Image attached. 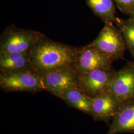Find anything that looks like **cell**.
Listing matches in <instances>:
<instances>
[{"label":"cell","mask_w":134,"mask_h":134,"mask_svg":"<svg viewBox=\"0 0 134 134\" xmlns=\"http://www.w3.org/2000/svg\"><path fill=\"white\" fill-rule=\"evenodd\" d=\"M78 50L79 48L54 41L44 35L31 50V61L35 71L43 76L73 67Z\"/></svg>","instance_id":"1"},{"label":"cell","mask_w":134,"mask_h":134,"mask_svg":"<svg viewBox=\"0 0 134 134\" xmlns=\"http://www.w3.org/2000/svg\"><path fill=\"white\" fill-rule=\"evenodd\" d=\"M44 35L31 29L10 26L0 37V54L30 52L34 45Z\"/></svg>","instance_id":"2"},{"label":"cell","mask_w":134,"mask_h":134,"mask_svg":"<svg viewBox=\"0 0 134 134\" xmlns=\"http://www.w3.org/2000/svg\"><path fill=\"white\" fill-rule=\"evenodd\" d=\"M0 87L5 92L25 91L35 93L45 91L42 76L34 71L1 72Z\"/></svg>","instance_id":"3"},{"label":"cell","mask_w":134,"mask_h":134,"mask_svg":"<svg viewBox=\"0 0 134 134\" xmlns=\"http://www.w3.org/2000/svg\"><path fill=\"white\" fill-rule=\"evenodd\" d=\"M97 37L88 44L105 54L112 61L123 57L126 43L122 34L112 23H105Z\"/></svg>","instance_id":"4"},{"label":"cell","mask_w":134,"mask_h":134,"mask_svg":"<svg viewBox=\"0 0 134 134\" xmlns=\"http://www.w3.org/2000/svg\"><path fill=\"white\" fill-rule=\"evenodd\" d=\"M42 76L45 91L60 98L68 90L79 87V75L72 67L59 69Z\"/></svg>","instance_id":"5"},{"label":"cell","mask_w":134,"mask_h":134,"mask_svg":"<svg viewBox=\"0 0 134 134\" xmlns=\"http://www.w3.org/2000/svg\"><path fill=\"white\" fill-rule=\"evenodd\" d=\"M113 62L105 54L87 45L79 48L72 68L80 75L95 70L112 68Z\"/></svg>","instance_id":"6"},{"label":"cell","mask_w":134,"mask_h":134,"mask_svg":"<svg viewBox=\"0 0 134 134\" xmlns=\"http://www.w3.org/2000/svg\"><path fill=\"white\" fill-rule=\"evenodd\" d=\"M112 68L97 69L79 75V87L87 95L94 98L107 90L115 75Z\"/></svg>","instance_id":"7"},{"label":"cell","mask_w":134,"mask_h":134,"mask_svg":"<svg viewBox=\"0 0 134 134\" xmlns=\"http://www.w3.org/2000/svg\"><path fill=\"white\" fill-rule=\"evenodd\" d=\"M108 91L120 102L134 98V66L132 64L115 72Z\"/></svg>","instance_id":"8"},{"label":"cell","mask_w":134,"mask_h":134,"mask_svg":"<svg viewBox=\"0 0 134 134\" xmlns=\"http://www.w3.org/2000/svg\"><path fill=\"white\" fill-rule=\"evenodd\" d=\"M121 103L106 90L92 98L90 115L94 120L108 123L119 110Z\"/></svg>","instance_id":"9"},{"label":"cell","mask_w":134,"mask_h":134,"mask_svg":"<svg viewBox=\"0 0 134 134\" xmlns=\"http://www.w3.org/2000/svg\"><path fill=\"white\" fill-rule=\"evenodd\" d=\"M134 133V98L121 102L106 134Z\"/></svg>","instance_id":"10"},{"label":"cell","mask_w":134,"mask_h":134,"mask_svg":"<svg viewBox=\"0 0 134 134\" xmlns=\"http://www.w3.org/2000/svg\"><path fill=\"white\" fill-rule=\"evenodd\" d=\"M30 52L0 54V71H35L31 63Z\"/></svg>","instance_id":"11"},{"label":"cell","mask_w":134,"mask_h":134,"mask_svg":"<svg viewBox=\"0 0 134 134\" xmlns=\"http://www.w3.org/2000/svg\"><path fill=\"white\" fill-rule=\"evenodd\" d=\"M60 98L67 105L90 115L92 98L87 95L79 87H74L65 91Z\"/></svg>","instance_id":"12"},{"label":"cell","mask_w":134,"mask_h":134,"mask_svg":"<svg viewBox=\"0 0 134 134\" xmlns=\"http://www.w3.org/2000/svg\"><path fill=\"white\" fill-rule=\"evenodd\" d=\"M86 4L96 15L106 23H117L114 0H86Z\"/></svg>","instance_id":"13"},{"label":"cell","mask_w":134,"mask_h":134,"mask_svg":"<svg viewBox=\"0 0 134 134\" xmlns=\"http://www.w3.org/2000/svg\"><path fill=\"white\" fill-rule=\"evenodd\" d=\"M120 27L126 45L134 56V20L131 19L121 23Z\"/></svg>","instance_id":"14"},{"label":"cell","mask_w":134,"mask_h":134,"mask_svg":"<svg viewBox=\"0 0 134 134\" xmlns=\"http://www.w3.org/2000/svg\"><path fill=\"white\" fill-rule=\"evenodd\" d=\"M115 4L122 12L131 14L134 9V0H114Z\"/></svg>","instance_id":"15"},{"label":"cell","mask_w":134,"mask_h":134,"mask_svg":"<svg viewBox=\"0 0 134 134\" xmlns=\"http://www.w3.org/2000/svg\"><path fill=\"white\" fill-rule=\"evenodd\" d=\"M131 19L133 20H134V9L132 10V12L131 13Z\"/></svg>","instance_id":"16"},{"label":"cell","mask_w":134,"mask_h":134,"mask_svg":"<svg viewBox=\"0 0 134 134\" xmlns=\"http://www.w3.org/2000/svg\"><path fill=\"white\" fill-rule=\"evenodd\" d=\"M133 65H134V63H133Z\"/></svg>","instance_id":"17"}]
</instances>
